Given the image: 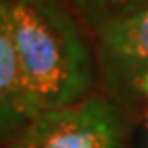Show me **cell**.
Segmentation results:
<instances>
[{"instance_id": "6da1fadb", "label": "cell", "mask_w": 148, "mask_h": 148, "mask_svg": "<svg viewBox=\"0 0 148 148\" xmlns=\"http://www.w3.org/2000/svg\"><path fill=\"white\" fill-rule=\"evenodd\" d=\"M12 23L31 119L88 97L95 84V58L62 0H14Z\"/></svg>"}, {"instance_id": "7a4b0ae2", "label": "cell", "mask_w": 148, "mask_h": 148, "mask_svg": "<svg viewBox=\"0 0 148 148\" xmlns=\"http://www.w3.org/2000/svg\"><path fill=\"white\" fill-rule=\"evenodd\" d=\"M125 136L117 105L88 95L39 113L16 140L25 148H121Z\"/></svg>"}, {"instance_id": "3957f363", "label": "cell", "mask_w": 148, "mask_h": 148, "mask_svg": "<svg viewBox=\"0 0 148 148\" xmlns=\"http://www.w3.org/2000/svg\"><path fill=\"white\" fill-rule=\"evenodd\" d=\"M99 58L115 90L134 88L148 74V6L97 27Z\"/></svg>"}, {"instance_id": "277c9868", "label": "cell", "mask_w": 148, "mask_h": 148, "mask_svg": "<svg viewBox=\"0 0 148 148\" xmlns=\"http://www.w3.org/2000/svg\"><path fill=\"white\" fill-rule=\"evenodd\" d=\"M12 6L14 0H0V138L21 136L31 121L18 72Z\"/></svg>"}, {"instance_id": "5b68a950", "label": "cell", "mask_w": 148, "mask_h": 148, "mask_svg": "<svg viewBox=\"0 0 148 148\" xmlns=\"http://www.w3.org/2000/svg\"><path fill=\"white\" fill-rule=\"evenodd\" d=\"M86 21L95 25V29L111 18L132 14L140 8L148 6V0H70Z\"/></svg>"}, {"instance_id": "8992f818", "label": "cell", "mask_w": 148, "mask_h": 148, "mask_svg": "<svg viewBox=\"0 0 148 148\" xmlns=\"http://www.w3.org/2000/svg\"><path fill=\"white\" fill-rule=\"evenodd\" d=\"M138 92H144V95L148 97V74L140 80V86H138Z\"/></svg>"}, {"instance_id": "52a82bcc", "label": "cell", "mask_w": 148, "mask_h": 148, "mask_svg": "<svg viewBox=\"0 0 148 148\" xmlns=\"http://www.w3.org/2000/svg\"><path fill=\"white\" fill-rule=\"evenodd\" d=\"M10 148H25V146H23V144H21V142H18V140H14V142H12V146H10Z\"/></svg>"}]
</instances>
